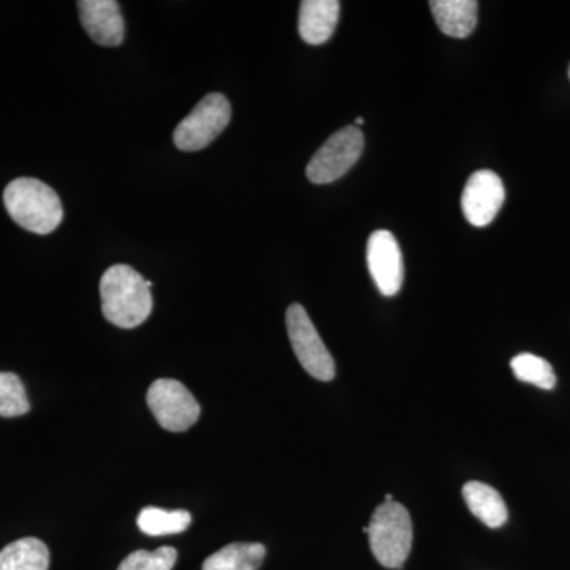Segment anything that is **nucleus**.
Returning a JSON list of instances; mask_svg holds the SVG:
<instances>
[{"mask_svg": "<svg viewBox=\"0 0 570 570\" xmlns=\"http://www.w3.org/2000/svg\"><path fill=\"white\" fill-rule=\"evenodd\" d=\"M151 281H146L132 266H110L99 287L104 317L119 328H137L151 316Z\"/></svg>", "mask_w": 570, "mask_h": 570, "instance_id": "nucleus-1", "label": "nucleus"}, {"mask_svg": "<svg viewBox=\"0 0 570 570\" xmlns=\"http://www.w3.org/2000/svg\"><path fill=\"white\" fill-rule=\"evenodd\" d=\"M3 205L14 223L37 235L51 234L63 219L61 198L39 179L11 181L3 193Z\"/></svg>", "mask_w": 570, "mask_h": 570, "instance_id": "nucleus-2", "label": "nucleus"}, {"mask_svg": "<svg viewBox=\"0 0 570 570\" xmlns=\"http://www.w3.org/2000/svg\"><path fill=\"white\" fill-rule=\"evenodd\" d=\"M412 520L407 509L400 502L390 501L379 505L367 524L371 551L387 569H401L412 549Z\"/></svg>", "mask_w": 570, "mask_h": 570, "instance_id": "nucleus-3", "label": "nucleus"}, {"mask_svg": "<svg viewBox=\"0 0 570 570\" xmlns=\"http://www.w3.org/2000/svg\"><path fill=\"white\" fill-rule=\"evenodd\" d=\"M230 119L232 107L227 97L219 92L208 94L176 127V148L186 153L202 151L227 129Z\"/></svg>", "mask_w": 570, "mask_h": 570, "instance_id": "nucleus-4", "label": "nucleus"}, {"mask_svg": "<svg viewBox=\"0 0 570 570\" xmlns=\"http://www.w3.org/2000/svg\"><path fill=\"white\" fill-rule=\"evenodd\" d=\"M285 325L296 358L299 365L305 367L306 373L317 381H333L336 374L335 360L318 335L313 321L307 316L305 307L298 303L288 306Z\"/></svg>", "mask_w": 570, "mask_h": 570, "instance_id": "nucleus-5", "label": "nucleus"}, {"mask_svg": "<svg viewBox=\"0 0 570 570\" xmlns=\"http://www.w3.org/2000/svg\"><path fill=\"white\" fill-rule=\"evenodd\" d=\"M363 146H365V137L358 127L347 126L337 130L307 164V179L314 184L337 181L354 167L362 156Z\"/></svg>", "mask_w": 570, "mask_h": 570, "instance_id": "nucleus-6", "label": "nucleus"}, {"mask_svg": "<svg viewBox=\"0 0 570 570\" xmlns=\"http://www.w3.org/2000/svg\"><path fill=\"white\" fill-rule=\"evenodd\" d=\"M157 423L167 431L183 433L197 423L200 404L189 389L175 379H157L146 395Z\"/></svg>", "mask_w": 570, "mask_h": 570, "instance_id": "nucleus-7", "label": "nucleus"}, {"mask_svg": "<svg viewBox=\"0 0 570 570\" xmlns=\"http://www.w3.org/2000/svg\"><path fill=\"white\" fill-rule=\"evenodd\" d=\"M367 268L384 296H395L404 281L403 254L395 236L377 230L367 239Z\"/></svg>", "mask_w": 570, "mask_h": 570, "instance_id": "nucleus-8", "label": "nucleus"}, {"mask_svg": "<svg viewBox=\"0 0 570 570\" xmlns=\"http://www.w3.org/2000/svg\"><path fill=\"white\" fill-rule=\"evenodd\" d=\"M505 200L504 184L494 171L479 170L468 179L461 208L469 224L485 227L493 223Z\"/></svg>", "mask_w": 570, "mask_h": 570, "instance_id": "nucleus-9", "label": "nucleus"}, {"mask_svg": "<svg viewBox=\"0 0 570 570\" xmlns=\"http://www.w3.org/2000/svg\"><path fill=\"white\" fill-rule=\"evenodd\" d=\"M82 28L96 43L102 47H119L126 37V24L121 7L116 0H80Z\"/></svg>", "mask_w": 570, "mask_h": 570, "instance_id": "nucleus-10", "label": "nucleus"}, {"mask_svg": "<svg viewBox=\"0 0 570 570\" xmlns=\"http://www.w3.org/2000/svg\"><path fill=\"white\" fill-rule=\"evenodd\" d=\"M340 13L337 0H305L299 6V37L309 45H324L333 37Z\"/></svg>", "mask_w": 570, "mask_h": 570, "instance_id": "nucleus-11", "label": "nucleus"}, {"mask_svg": "<svg viewBox=\"0 0 570 570\" xmlns=\"http://www.w3.org/2000/svg\"><path fill=\"white\" fill-rule=\"evenodd\" d=\"M430 7L445 36L466 39L478 26L479 3L475 0H433Z\"/></svg>", "mask_w": 570, "mask_h": 570, "instance_id": "nucleus-12", "label": "nucleus"}, {"mask_svg": "<svg viewBox=\"0 0 570 570\" xmlns=\"http://www.w3.org/2000/svg\"><path fill=\"white\" fill-rule=\"evenodd\" d=\"M463 498L472 515L491 530L501 528L509 519V510L504 499L498 493V490L487 485V483L475 482V480L474 482H468L463 487Z\"/></svg>", "mask_w": 570, "mask_h": 570, "instance_id": "nucleus-13", "label": "nucleus"}, {"mask_svg": "<svg viewBox=\"0 0 570 570\" xmlns=\"http://www.w3.org/2000/svg\"><path fill=\"white\" fill-rule=\"evenodd\" d=\"M50 550L40 539L14 540L0 551V570H48Z\"/></svg>", "mask_w": 570, "mask_h": 570, "instance_id": "nucleus-14", "label": "nucleus"}, {"mask_svg": "<svg viewBox=\"0 0 570 570\" xmlns=\"http://www.w3.org/2000/svg\"><path fill=\"white\" fill-rule=\"evenodd\" d=\"M265 554L262 543L235 542L206 558L202 570H257Z\"/></svg>", "mask_w": 570, "mask_h": 570, "instance_id": "nucleus-15", "label": "nucleus"}, {"mask_svg": "<svg viewBox=\"0 0 570 570\" xmlns=\"http://www.w3.org/2000/svg\"><path fill=\"white\" fill-rule=\"evenodd\" d=\"M193 523V515L187 510H167L145 508L138 513L137 524L141 532L159 538V535L179 534Z\"/></svg>", "mask_w": 570, "mask_h": 570, "instance_id": "nucleus-16", "label": "nucleus"}, {"mask_svg": "<svg viewBox=\"0 0 570 570\" xmlns=\"http://www.w3.org/2000/svg\"><path fill=\"white\" fill-rule=\"evenodd\" d=\"M513 374L521 382L535 385L543 390H551L557 385V374L546 358L538 355L520 354L510 362Z\"/></svg>", "mask_w": 570, "mask_h": 570, "instance_id": "nucleus-17", "label": "nucleus"}, {"mask_svg": "<svg viewBox=\"0 0 570 570\" xmlns=\"http://www.w3.org/2000/svg\"><path fill=\"white\" fill-rule=\"evenodd\" d=\"M31 411L21 379L13 373H0V417H21Z\"/></svg>", "mask_w": 570, "mask_h": 570, "instance_id": "nucleus-18", "label": "nucleus"}, {"mask_svg": "<svg viewBox=\"0 0 570 570\" xmlns=\"http://www.w3.org/2000/svg\"><path fill=\"white\" fill-rule=\"evenodd\" d=\"M178 560L174 547H160L154 551L138 550L119 564L118 570H171Z\"/></svg>", "mask_w": 570, "mask_h": 570, "instance_id": "nucleus-19", "label": "nucleus"}, {"mask_svg": "<svg viewBox=\"0 0 570 570\" xmlns=\"http://www.w3.org/2000/svg\"><path fill=\"white\" fill-rule=\"evenodd\" d=\"M363 126V118H356L355 119V127Z\"/></svg>", "mask_w": 570, "mask_h": 570, "instance_id": "nucleus-20", "label": "nucleus"}, {"mask_svg": "<svg viewBox=\"0 0 570 570\" xmlns=\"http://www.w3.org/2000/svg\"><path fill=\"white\" fill-rule=\"evenodd\" d=\"M393 501L392 494H385V502Z\"/></svg>", "mask_w": 570, "mask_h": 570, "instance_id": "nucleus-21", "label": "nucleus"}, {"mask_svg": "<svg viewBox=\"0 0 570 570\" xmlns=\"http://www.w3.org/2000/svg\"><path fill=\"white\" fill-rule=\"evenodd\" d=\"M569 78H570V66H569Z\"/></svg>", "mask_w": 570, "mask_h": 570, "instance_id": "nucleus-22", "label": "nucleus"}]
</instances>
